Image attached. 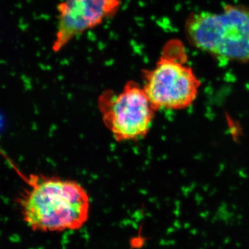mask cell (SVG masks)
Segmentation results:
<instances>
[{"instance_id": "cell-3", "label": "cell", "mask_w": 249, "mask_h": 249, "mask_svg": "<svg viewBox=\"0 0 249 249\" xmlns=\"http://www.w3.org/2000/svg\"><path fill=\"white\" fill-rule=\"evenodd\" d=\"M201 82L187 63L182 44L173 41L167 45L152 70L144 72L145 94L155 110H182L194 103Z\"/></svg>"}, {"instance_id": "cell-4", "label": "cell", "mask_w": 249, "mask_h": 249, "mask_svg": "<svg viewBox=\"0 0 249 249\" xmlns=\"http://www.w3.org/2000/svg\"><path fill=\"white\" fill-rule=\"evenodd\" d=\"M103 124L117 142L143 139L150 132L155 109L142 87L129 81L119 93L105 91L98 103Z\"/></svg>"}, {"instance_id": "cell-2", "label": "cell", "mask_w": 249, "mask_h": 249, "mask_svg": "<svg viewBox=\"0 0 249 249\" xmlns=\"http://www.w3.org/2000/svg\"><path fill=\"white\" fill-rule=\"evenodd\" d=\"M185 32L193 47L219 61L249 62V6L226 4L218 12L193 13Z\"/></svg>"}, {"instance_id": "cell-5", "label": "cell", "mask_w": 249, "mask_h": 249, "mask_svg": "<svg viewBox=\"0 0 249 249\" xmlns=\"http://www.w3.org/2000/svg\"><path fill=\"white\" fill-rule=\"evenodd\" d=\"M121 0H64L58 6V28L53 52H58L85 31L114 16Z\"/></svg>"}, {"instance_id": "cell-1", "label": "cell", "mask_w": 249, "mask_h": 249, "mask_svg": "<svg viewBox=\"0 0 249 249\" xmlns=\"http://www.w3.org/2000/svg\"><path fill=\"white\" fill-rule=\"evenodd\" d=\"M23 222L33 231L62 232L82 229L89 219L91 201L73 180L31 175L19 198Z\"/></svg>"}]
</instances>
